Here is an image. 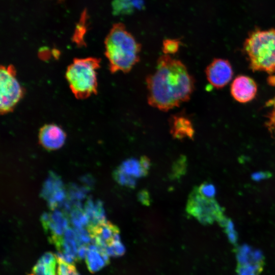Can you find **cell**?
Listing matches in <instances>:
<instances>
[{
  "label": "cell",
  "mask_w": 275,
  "mask_h": 275,
  "mask_svg": "<svg viewBox=\"0 0 275 275\" xmlns=\"http://www.w3.org/2000/svg\"><path fill=\"white\" fill-rule=\"evenodd\" d=\"M272 176V173L269 171H259L253 173L251 175V178L254 181H260L262 180L269 179Z\"/></svg>",
  "instance_id": "obj_27"
},
{
  "label": "cell",
  "mask_w": 275,
  "mask_h": 275,
  "mask_svg": "<svg viewBox=\"0 0 275 275\" xmlns=\"http://www.w3.org/2000/svg\"><path fill=\"white\" fill-rule=\"evenodd\" d=\"M113 177L115 181L122 186L133 188L136 185V179L128 176L117 169L114 170Z\"/></svg>",
  "instance_id": "obj_21"
},
{
  "label": "cell",
  "mask_w": 275,
  "mask_h": 275,
  "mask_svg": "<svg viewBox=\"0 0 275 275\" xmlns=\"http://www.w3.org/2000/svg\"><path fill=\"white\" fill-rule=\"evenodd\" d=\"M197 188L199 193L204 197L213 199L216 195L215 187L211 183L205 182Z\"/></svg>",
  "instance_id": "obj_25"
},
{
  "label": "cell",
  "mask_w": 275,
  "mask_h": 275,
  "mask_svg": "<svg viewBox=\"0 0 275 275\" xmlns=\"http://www.w3.org/2000/svg\"><path fill=\"white\" fill-rule=\"evenodd\" d=\"M275 129V124H274V125L270 129H269L271 130V129Z\"/></svg>",
  "instance_id": "obj_31"
},
{
  "label": "cell",
  "mask_w": 275,
  "mask_h": 275,
  "mask_svg": "<svg viewBox=\"0 0 275 275\" xmlns=\"http://www.w3.org/2000/svg\"><path fill=\"white\" fill-rule=\"evenodd\" d=\"M257 86L252 78L246 75H239L231 86V94L238 102L246 103L252 100L256 95Z\"/></svg>",
  "instance_id": "obj_13"
},
{
  "label": "cell",
  "mask_w": 275,
  "mask_h": 275,
  "mask_svg": "<svg viewBox=\"0 0 275 275\" xmlns=\"http://www.w3.org/2000/svg\"><path fill=\"white\" fill-rule=\"evenodd\" d=\"M87 229L92 243L105 251L106 249L120 240L118 227L106 220L95 225H89Z\"/></svg>",
  "instance_id": "obj_7"
},
{
  "label": "cell",
  "mask_w": 275,
  "mask_h": 275,
  "mask_svg": "<svg viewBox=\"0 0 275 275\" xmlns=\"http://www.w3.org/2000/svg\"><path fill=\"white\" fill-rule=\"evenodd\" d=\"M267 81L270 86H275V75H273V74H270V76L267 78Z\"/></svg>",
  "instance_id": "obj_29"
},
{
  "label": "cell",
  "mask_w": 275,
  "mask_h": 275,
  "mask_svg": "<svg viewBox=\"0 0 275 275\" xmlns=\"http://www.w3.org/2000/svg\"><path fill=\"white\" fill-rule=\"evenodd\" d=\"M170 132L176 139H192L195 129L190 119L183 114L172 115L169 119Z\"/></svg>",
  "instance_id": "obj_14"
},
{
  "label": "cell",
  "mask_w": 275,
  "mask_h": 275,
  "mask_svg": "<svg viewBox=\"0 0 275 275\" xmlns=\"http://www.w3.org/2000/svg\"><path fill=\"white\" fill-rule=\"evenodd\" d=\"M68 275H80L77 271L75 267L73 265L71 268L70 271Z\"/></svg>",
  "instance_id": "obj_30"
},
{
  "label": "cell",
  "mask_w": 275,
  "mask_h": 275,
  "mask_svg": "<svg viewBox=\"0 0 275 275\" xmlns=\"http://www.w3.org/2000/svg\"><path fill=\"white\" fill-rule=\"evenodd\" d=\"M243 49L252 71L275 72V29L253 31L245 39Z\"/></svg>",
  "instance_id": "obj_3"
},
{
  "label": "cell",
  "mask_w": 275,
  "mask_h": 275,
  "mask_svg": "<svg viewBox=\"0 0 275 275\" xmlns=\"http://www.w3.org/2000/svg\"><path fill=\"white\" fill-rule=\"evenodd\" d=\"M100 60L93 57L75 58L66 71L65 76L75 97L84 99L97 93V70Z\"/></svg>",
  "instance_id": "obj_4"
},
{
  "label": "cell",
  "mask_w": 275,
  "mask_h": 275,
  "mask_svg": "<svg viewBox=\"0 0 275 275\" xmlns=\"http://www.w3.org/2000/svg\"><path fill=\"white\" fill-rule=\"evenodd\" d=\"M40 145L49 151L59 149L64 144L66 134L63 129L54 124L43 125L39 131Z\"/></svg>",
  "instance_id": "obj_12"
},
{
  "label": "cell",
  "mask_w": 275,
  "mask_h": 275,
  "mask_svg": "<svg viewBox=\"0 0 275 275\" xmlns=\"http://www.w3.org/2000/svg\"><path fill=\"white\" fill-rule=\"evenodd\" d=\"M237 259L239 264L237 275H257L261 268L263 256L259 250L243 244L237 250Z\"/></svg>",
  "instance_id": "obj_8"
},
{
  "label": "cell",
  "mask_w": 275,
  "mask_h": 275,
  "mask_svg": "<svg viewBox=\"0 0 275 275\" xmlns=\"http://www.w3.org/2000/svg\"><path fill=\"white\" fill-rule=\"evenodd\" d=\"M180 41L177 39H167L163 41L162 51L164 54L171 56L176 53L179 49Z\"/></svg>",
  "instance_id": "obj_23"
},
{
  "label": "cell",
  "mask_w": 275,
  "mask_h": 275,
  "mask_svg": "<svg viewBox=\"0 0 275 275\" xmlns=\"http://www.w3.org/2000/svg\"><path fill=\"white\" fill-rule=\"evenodd\" d=\"M186 159L184 157H181L174 163L171 174L173 178H179L184 174L186 171Z\"/></svg>",
  "instance_id": "obj_24"
},
{
  "label": "cell",
  "mask_w": 275,
  "mask_h": 275,
  "mask_svg": "<svg viewBox=\"0 0 275 275\" xmlns=\"http://www.w3.org/2000/svg\"><path fill=\"white\" fill-rule=\"evenodd\" d=\"M205 74L211 85L216 89H221L232 79L233 71L228 60L214 59L207 66Z\"/></svg>",
  "instance_id": "obj_9"
},
{
  "label": "cell",
  "mask_w": 275,
  "mask_h": 275,
  "mask_svg": "<svg viewBox=\"0 0 275 275\" xmlns=\"http://www.w3.org/2000/svg\"><path fill=\"white\" fill-rule=\"evenodd\" d=\"M41 197L48 203L51 210L55 209L65 198V190L60 178L53 172H50L41 192Z\"/></svg>",
  "instance_id": "obj_11"
},
{
  "label": "cell",
  "mask_w": 275,
  "mask_h": 275,
  "mask_svg": "<svg viewBox=\"0 0 275 275\" xmlns=\"http://www.w3.org/2000/svg\"><path fill=\"white\" fill-rule=\"evenodd\" d=\"M105 55L111 73L129 72L140 61L141 45L122 23L114 24L105 41Z\"/></svg>",
  "instance_id": "obj_2"
},
{
  "label": "cell",
  "mask_w": 275,
  "mask_h": 275,
  "mask_svg": "<svg viewBox=\"0 0 275 275\" xmlns=\"http://www.w3.org/2000/svg\"><path fill=\"white\" fill-rule=\"evenodd\" d=\"M52 210L50 213H44L41 219L49 241L54 244L63 236L68 228L69 221L63 212L55 209Z\"/></svg>",
  "instance_id": "obj_10"
},
{
  "label": "cell",
  "mask_w": 275,
  "mask_h": 275,
  "mask_svg": "<svg viewBox=\"0 0 275 275\" xmlns=\"http://www.w3.org/2000/svg\"><path fill=\"white\" fill-rule=\"evenodd\" d=\"M146 81L149 104L166 112L188 101L195 86L186 66L167 54L158 58L154 71L147 76Z\"/></svg>",
  "instance_id": "obj_1"
},
{
  "label": "cell",
  "mask_w": 275,
  "mask_h": 275,
  "mask_svg": "<svg viewBox=\"0 0 275 275\" xmlns=\"http://www.w3.org/2000/svg\"><path fill=\"white\" fill-rule=\"evenodd\" d=\"M1 114L12 112L22 97L24 91L16 78V71L12 65H1L0 69Z\"/></svg>",
  "instance_id": "obj_6"
},
{
  "label": "cell",
  "mask_w": 275,
  "mask_h": 275,
  "mask_svg": "<svg viewBox=\"0 0 275 275\" xmlns=\"http://www.w3.org/2000/svg\"><path fill=\"white\" fill-rule=\"evenodd\" d=\"M138 198L139 201L143 205L149 206L151 204V197L149 192L145 189L140 191Z\"/></svg>",
  "instance_id": "obj_28"
},
{
  "label": "cell",
  "mask_w": 275,
  "mask_h": 275,
  "mask_svg": "<svg viewBox=\"0 0 275 275\" xmlns=\"http://www.w3.org/2000/svg\"><path fill=\"white\" fill-rule=\"evenodd\" d=\"M267 106H272V110L268 115V121L267 126L270 129L275 124V96L270 99L266 103Z\"/></svg>",
  "instance_id": "obj_26"
},
{
  "label": "cell",
  "mask_w": 275,
  "mask_h": 275,
  "mask_svg": "<svg viewBox=\"0 0 275 275\" xmlns=\"http://www.w3.org/2000/svg\"><path fill=\"white\" fill-rule=\"evenodd\" d=\"M86 262L91 272H95L104 267L109 260L105 251L94 243L88 246Z\"/></svg>",
  "instance_id": "obj_15"
},
{
  "label": "cell",
  "mask_w": 275,
  "mask_h": 275,
  "mask_svg": "<svg viewBox=\"0 0 275 275\" xmlns=\"http://www.w3.org/2000/svg\"><path fill=\"white\" fill-rule=\"evenodd\" d=\"M116 169L136 180L146 176L148 173L143 167L140 159L133 158L124 160Z\"/></svg>",
  "instance_id": "obj_17"
},
{
  "label": "cell",
  "mask_w": 275,
  "mask_h": 275,
  "mask_svg": "<svg viewBox=\"0 0 275 275\" xmlns=\"http://www.w3.org/2000/svg\"><path fill=\"white\" fill-rule=\"evenodd\" d=\"M186 211L204 225H211L215 222L219 224L226 217L224 208L217 202L214 198H207L201 195L197 186L188 196Z\"/></svg>",
  "instance_id": "obj_5"
},
{
  "label": "cell",
  "mask_w": 275,
  "mask_h": 275,
  "mask_svg": "<svg viewBox=\"0 0 275 275\" xmlns=\"http://www.w3.org/2000/svg\"><path fill=\"white\" fill-rule=\"evenodd\" d=\"M275 73V72H274Z\"/></svg>",
  "instance_id": "obj_32"
},
{
  "label": "cell",
  "mask_w": 275,
  "mask_h": 275,
  "mask_svg": "<svg viewBox=\"0 0 275 275\" xmlns=\"http://www.w3.org/2000/svg\"><path fill=\"white\" fill-rule=\"evenodd\" d=\"M86 13L84 12L79 23L77 24L75 32L73 35V40L78 46H82L85 45V43L84 40V37L86 32Z\"/></svg>",
  "instance_id": "obj_20"
},
{
  "label": "cell",
  "mask_w": 275,
  "mask_h": 275,
  "mask_svg": "<svg viewBox=\"0 0 275 275\" xmlns=\"http://www.w3.org/2000/svg\"><path fill=\"white\" fill-rule=\"evenodd\" d=\"M85 212L89 219L88 226L95 225L105 220L104 211L100 201L94 202L91 200H88L86 204Z\"/></svg>",
  "instance_id": "obj_18"
},
{
  "label": "cell",
  "mask_w": 275,
  "mask_h": 275,
  "mask_svg": "<svg viewBox=\"0 0 275 275\" xmlns=\"http://www.w3.org/2000/svg\"><path fill=\"white\" fill-rule=\"evenodd\" d=\"M221 227L224 228V232L229 241L233 244H235L238 240V233L233 221L230 218H227Z\"/></svg>",
  "instance_id": "obj_22"
},
{
  "label": "cell",
  "mask_w": 275,
  "mask_h": 275,
  "mask_svg": "<svg viewBox=\"0 0 275 275\" xmlns=\"http://www.w3.org/2000/svg\"><path fill=\"white\" fill-rule=\"evenodd\" d=\"M57 258L56 255L47 252L44 254L34 266L29 275H58L56 270Z\"/></svg>",
  "instance_id": "obj_16"
},
{
  "label": "cell",
  "mask_w": 275,
  "mask_h": 275,
  "mask_svg": "<svg viewBox=\"0 0 275 275\" xmlns=\"http://www.w3.org/2000/svg\"><path fill=\"white\" fill-rule=\"evenodd\" d=\"M113 13L115 15L130 14L135 10L142 8V0H114Z\"/></svg>",
  "instance_id": "obj_19"
}]
</instances>
